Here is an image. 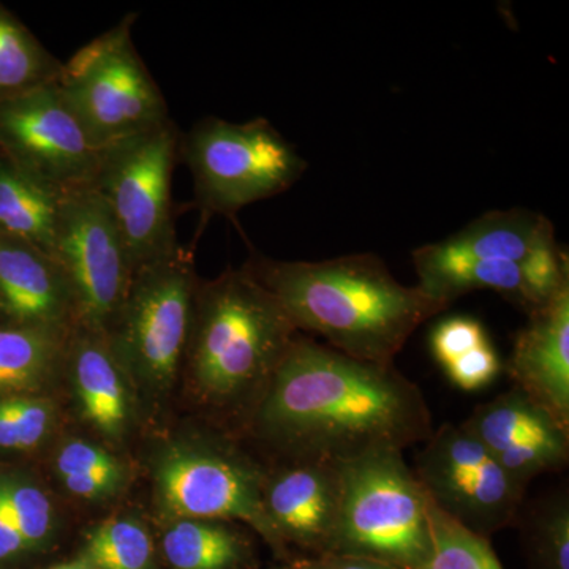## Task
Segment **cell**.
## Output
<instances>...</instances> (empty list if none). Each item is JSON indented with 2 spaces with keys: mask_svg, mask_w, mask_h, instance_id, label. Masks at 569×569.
Returning a JSON list of instances; mask_svg holds the SVG:
<instances>
[{
  "mask_svg": "<svg viewBox=\"0 0 569 569\" xmlns=\"http://www.w3.org/2000/svg\"><path fill=\"white\" fill-rule=\"evenodd\" d=\"M247 433L280 460L346 462L432 436L421 389L396 369L295 336Z\"/></svg>",
  "mask_w": 569,
  "mask_h": 569,
  "instance_id": "cell-1",
  "label": "cell"
},
{
  "mask_svg": "<svg viewBox=\"0 0 569 569\" xmlns=\"http://www.w3.org/2000/svg\"><path fill=\"white\" fill-rule=\"evenodd\" d=\"M269 291L296 331L373 365H395L407 340L445 307L418 287L397 282L373 253L323 261L272 260L253 254L244 264Z\"/></svg>",
  "mask_w": 569,
  "mask_h": 569,
  "instance_id": "cell-2",
  "label": "cell"
},
{
  "mask_svg": "<svg viewBox=\"0 0 569 569\" xmlns=\"http://www.w3.org/2000/svg\"><path fill=\"white\" fill-rule=\"evenodd\" d=\"M296 335L274 296L246 266L200 280L183 358L198 403L246 429Z\"/></svg>",
  "mask_w": 569,
  "mask_h": 569,
  "instance_id": "cell-3",
  "label": "cell"
},
{
  "mask_svg": "<svg viewBox=\"0 0 569 569\" xmlns=\"http://www.w3.org/2000/svg\"><path fill=\"white\" fill-rule=\"evenodd\" d=\"M268 468L220 433L167 441L152 459L153 505L163 520L212 519L241 523L290 563L263 505Z\"/></svg>",
  "mask_w": 569,
  "mask_h": 569,
  "instance_id": "cell-4",
  "label": "cell"
},
{
  "mask_svg": "<svg viewBox=\"0 0 569 569\" xmlns=\"http://www.w3.org/2000/svg\"><path fill=\"white\" fill-rule=\"evenodd\" d=\"M337 467L342 505L331 556L425 567L432 556L430 498L402 452H372Z\"/></svg>",
  "mask_w": 569,
  "mask_h": 569,
  "instance_id": "cell-5",
  "label": "cell"
},
{
  "mask_svg": "<svg viewBox=\"0 0 569 569\" xmlns=\"http://www.w3.org/2000/svg\"><path fill=\"white\" fill-rule=\"evenodd\" d=\"M198 283L193 254L182 246L134 271L104 337L138 400L159 402L173 391L189 343Z\"/></svg>",
  "mask_w": 569,
  "mask_h": 569,
  "instance_id": "cell-6",
  "label": "cell"
},
{
  "mask_svg": "<svg viewBox=\"0 0 569 569\" xmlns=\"http://www.w3.org/2000/svg\"><path fill=\"white\" fill-rule=\"evenodd\" d=\"M179 156L193 179L201 228L216 216L234 220L246 206L287 192L307 164L268 119H201L181 137Z\"/></svg>",
  "mask_w": 569,
  "mask_h": 569,
  "instance_id": "cell-7",
  "label": "cell"
},
{
  "mask_svg": "<svg viewBox=\"0 0 569 569\" xmlns=\"http://www.w3.org/2000/svg\"><path fill=\"white\" fill-rule=\"evenodd\" d=\"M129 13L63 63L58 89L99 149L170 121L159 84L133 43Z\"/></svg>",
  "mask_w": 569,
  "mask_h": 569,
  "instance_id": "cell-8",
  "label": "cell"
},
{
  "mask_svg": "<svg viewBox=\"0 0 569 569\" xmlns=\"http://www.w3.org/2000/svg\"><path fill=\"white\" fill-rule=\"evenodd\" d=\"M173 119L102 149L92 187L121 231L134 271L178 249L171 183L181 146Z\"/></svg>",
  "mask_w": 569,
  "mask_h": 569,
  "instance_id": "cell-9",
  "label": "cell"
},
{
  "mask_svg": "<svg viewBox=\"0 0 569 569\" xmlns=\"http://www.w3.org/2000/svg\"><path fill=\"white\" fill-rule=\"evenodd\" d=\"M52 258L77 306L78 325L107 332L134 276L110 209L93 187L63 194Z\"/></svg>",
  "mask_w": 569,
  "mask_h": 569,
  "instance_id": "cell-10",
  "label": "cell"
},
{
  "mask_svg": "<svg viewBox=\"0 0 569 569\" xmlns=\"http://www.w3.org/2000/svg\"><path fill=\"white\" fill-rule=\"evenodd\" d=\"M415 473L441 512L482 538L511 526L526 496V488L462 425L433 430Z\"/></svg>",
  "mask_w": 569,
  "mask_h": 569,
  "instance_id": "cell-11",
  "label": "cell"
},
{
  "mask_svg": "<svg viewBox=\"0 0 569 569\" xmlns=\"http://www.w3.org/2000/svg\"><path fill=\"white\" fill-rule=\"evenodd\" d=\"M0 152L63 197L92 186L102 149L51 84L0 102Z\"/></svg>",
  "mask_w": 569,
  "mask_h": 569,
  "instance_id": "cell-12",
  "label": "cell"
},
{
  "mask_svg": "<svg viewBox=\"0 0 569 569\" xmlns=\"http://www.w3.org/2000/svg\"><path fill=\"white\" fill-rule=\"evenodd\" d=\"M263 505L290 563L331 556L342 505L337 463L280 460L266 473Z\"/></svg>",
  "mask_w": 569,
  "mask_h": 569,
  "instance_id": "cell-13",
  "label": "cell"
},
{
  "mask_svg": "<svg viewBox=\"0 0 569 569\" xmlns=\"http://www.w3.org/2000/svg\"><path fill=\"white\" fill-rule=\"evenodd\" d=\"M462 426L522 488L568 466L569 427L519 388L481 403Z\"/></svg>",
  "mask_w": 569,
  "mask_h": 569,
  "instance_id": "cell-14",
  "label": "cell"
},
{
  "mask_svg": "<svg viewBox=\"0 0 569 569\" xmlns=\"http://www.w3.org/2000/svg\"><path fill=\"white\" fill-rule=\"evenodd\" d=\"M78 415L104 445L121 447L137 422L138 396L102 332L77 325L67 339L66 369Z\"/></svg>",
  "mask_w": 569,
  "mask_h": 569,
  "instance_id": "cell-15",
  "label": "cell"
},
{
  "mask_svg": "<svg viewBox=\"0 0 569 569\" xmlns=\"http://www.w3.org/2000/svg\"><path fill=\"white\" fill-rule=\"evenodd\" d=\"M0 320L70 335L77 306L51 254L0 231Z\"/></svg>",
  "mask_w": 569,
  "mask_h": 569,
  "instance_id": "cell-16",
  "label": "cell"
},
{
  "mask_svg": "<svg viewBox=\"0 0 569 569\" xmlns=\"http://www.w3.org/2000/svg\"><path fill=\"white\" fill-rule=\"evenodd\" d=\"M507 370L512 387L569 427V287L529 316Z\"/></svg>",
  "mask_w": 569,
  "mask_h": 569,
  "instance_id": "cell-17",
  "label": "cell"
},
{
  "mask_svg": "<svg viewBox=\"0 0 569 569\" xmlns=\"http://www.w3.org/2000/svg\"><path fill=\"white\" fill-rule=\"evenodd\" d=\"M411 257L417 269L418 287L445 309H448L449 305L460 296L479 290L496 291L522 309L527 316L537 312L553 299L542 293L535 279L533 266H531L535 257H531L527 263L508 260H473V258L441 253L433 244L419 247L413 250Z\"/></svg>",
  "mask_w": 569,
  "mask_h": 569,
  "instance_id": "cell-18",
  "label": "cell"
},
{
  "mask_svg": "<svg viewBox=\"0 0 569 569\" xmlns=\"http://www.w3.org/2000/svg\"><path fill=\"white\" fill-rule=\"evenodd\" d=\"M250 531L228 520H164L157 542L163 569H260Z\"/></svg>",
  "mask_w": 569,
  "mask_h": 569,
  "instance_id": "cell-19",
  "label": "cell"
},
{
  "mask_svg": "<svg viewBox=\"0 0 569 569\" xmlns=\"http://www.w3.org/2000/svg\"><path fill=\"white\" fill-rule=\"evenodd\" d=\"M556 244L553 224L542 213L508 209L482 213L459 233L433 246L452 257L527 263L541 250Z\"/></svg>",
  "mask_w": 569,
  "mask_h": 569,
  "instance_id": "cell-20",
  "label": "cell"
},
{
  "mask_svg": "<svg viewBox=\"0 0 569 569\" xmlns=\"http://www.w3.org/2000/svg\"><path fill=\"white\" fill-rule=\"evenodd\" d=\"M69 335L0 325V397L44 395L66 369Z\"/></svg>",
  "mask_w": 569,
  "mask_h": 569,
  "instance_id": "cell-21",
  "label": "cell"
},
{
  "mask_svg": "<svg viewBox=\"0 0 569 569\" xmlns=\"http://www.w3.org/2000/svg\"><path fill=\"white\" fill-rule=\"evenodd\" d=\"M52 473L69 496L91 505L121 497L132 481L129 462L102 441L67 437L52 456Z\"/></svg>",
  "mask_w": 569,
  "mask_h": 569,
  "instance_id": "cell-22",
  "label": "cell"
},
{
  "mask_svg": "<svg viewBox=\"0 0 569 569\" xmlns=\"http://www.w3.org/2000/svg\"><path fill=\"white\" fill-rule=\"evenodd\" d=\"M61 194L26 174L0 152V231L51 254Z\"/></svg>",
  "mask_w": 569,
  "mask_h": 569,
  "instance_id": "cell-23",
  "label": "cell"
},
{
  "mask_svg": "<svg viewBox=\"0 0 569 569\" xmlns=\"http://www.w3.org/2000/svg\"><path fill=\"white\" fill-rule=\"evenodd\" d=\"M63 63L0 6V102L56 84Z\"/></svg>",
  "mask_w": 569,
  "mask_h": 569,
  "instance_id": "cell-24",
  "label": "cell"
},
{
  "mask_svg": "<svg viewBox=\"0 0 569 569\" xmlns=\"http://www.w3.org/2000/svg\"><path fill=\"white\" fill-rule=\"evenodd\" d=\"M78 559L92 569H163L151 530L137 516H112L82 539Z\"/></svg>",
  "mask_w": 569,
  "mask_h": 569,
  "instance_id": "cell-25",
  "label": "cell"
},
{
  "mask_svg": "<svg viewBox=\"0 0 569 569\" xmlns=\"http://www.w3.org/2000/svg\"><path fill=\"white\" fill-rule=\"evenodd\" d=\"M0 482L29 557L50 552L58 542L59 520L47 490L17 470H0Z\"/></svg>",
  "mask_w": 569,
  "mask_h": 569,
  "instance_id": "cell-26",
  "label": "cell"
},
{
  "mask_svg": "<svg viewBox=\"0 0 569 569\" xmlns=\"http://www.w3.org/2000/svg\"><path fill=\"white\" fill-rule=\"evenodd\" d=\"M61 425V410L47 395L0 397V452L32 455L47 447Z\"/></svg>",
  "mask_w": 569,
  "mask_h": 569,
  "instance_id": "cell-27",
  "label": "cell"
},
{
  "mask_svg": "<svg viewBox=\"0 0 569 569\" xmlns=\"http://www.w3.org/2000/svg\"><path fill=\"white\" fill-rule=\"evenodd\" d=\"M432 556L419 569H503L488 538L467 530L430 501Z\"/></svg>",
  "mask_w": 569,
  "mask_h": 569,
  "instance_id": "cell-28",
  "label": "cell"
},
{
  "mask_svg": "<svg viewBox=\"0 0 569 569\" xmlns=\"http://www.w3.org/2000/svg\"><path fill=\"white\" fill-rule=\"evenodd\" d=\"M530 569H569L568 497L549 498L539 505L523 529Z\"/></svg>",
  "mask_w": 569,
  "mask_h": 569,
  "instance_id": "cell-29",
  "label": "cell"
},
{
  "mask_svg": "<svg viewBox=\"0 0 569 569\" xmlns=\"http://www.w3.org/2000/svg\"><path fill=\"white\" fill-rule=\"evenodd\" d=\"M488 340L489 337L479 321L466 317H456L441 321L433 329L432 337H430V348H432L438 365L447 367L460 356L482 346Z\"/></svg>",
  "mask_w": 569,
  "mask_h": 569,
  "instance_id": "cell-30",
  "label": "cell"
},
{
  "mask_svg": "<svg viewBox=\"0 0 569 569\" xmlns=\"http://www.w3.org/2000/svg\"><path fill=\"white\" fill-rule=\"evenodd\" d=\"M443 369L456 387L463 391H479L496 380L501 370V362L496 348L488 340Z\"/></svg>",
  "mask_w": 569,
  "mask_h": 569,
  "instance_id": "cell-31",
  "label": "cell"
},
{
  "mask_svg": "<svg viewBox=\"0 0 569 569\" xmlns=\"http://www.w3.org/2000/svg\"><path fill=\"white\" fill-rule=\"evenodd\" d=\"M29 559L31 557H29L28 549L14 526L13 516H11L6 493H3L2 482H0V569L18 567L22 561Z\"/></svg>",
  "mask_w": 569,
  "mask_h": 569,
  "instance_id": "cell-32",
  "label": "cell"
},
{
  "mask_svg": "<svg viewBox=\"0 0 569 569\" xmlns=\"http://www.w3.org/2000/svg\"><path fill=\"white\" fill-rule=\"evenodd\" d=\"M307 569H400L381 561L358 559L347 556H323L318 559L301 560Z\"/></svg>",
  "mask_w": 569,
  "mask_h": 569,
  "instance_id": "cell-33",
  "label": "cell"
},
{
  "mask_svg": "<svg viewBox=\"0 0 569 569\" xmlns=\"http://www.w3.org/2000/svg\"><path fill=\"white\" fill-rule=\"evenodd\" d=\"M44 569H92L89 567L86 561L78 559V557H73V559L61 561V563L52 565V567H48Z\"/></svg>",
  "mask_w": 569,
  "mask_h": 569,
  "instance_id": "cell-34",
  "label": "cell"
},
{
  "mask_svg": "<svg viewBox=\"0 0 569 569\" xmlns=\"http://www.w3.org/2000/svg\"><path fill=\"white\" fill-rule=\"evenodd\" d=\"M268 569H307L305 565L299 563V561H295V563H279L276 567H271Z\"/></svg>",
  "mask_w": 569,
  "mask_h": 569,
  "instance_id": "cell-35",
  "label": "cell"
}]
</instances>
